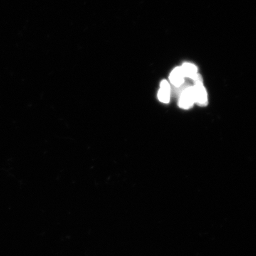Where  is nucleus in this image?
Masks as SVG:
<instances>
[{
  "instance_id": "f257e3e1",
  "label": "nucleus",
  "mask_w": 256,
  "mask_h": 256,
  "mask_svg": "<svg viewBox=\"0 0 256 256\" xmlns=\"http://www.w3.org/2000/svg\"><path fill=\"white\" fill-rule=\"evenodd\" d=\"M194 94L195 104L205 107L208 105V94L206 88L204 86L203 78L201 75L194 82Z\"/></svg>"
},
{
  "instance_id": "39448f33",
  "label": "nucleus",
  "mask_w": 256,
  "mask_h": 256,
  "mask_svg": "<svg viewBox=\"0 0 256 256\" xmlns=\"http://www.w3.org/2000/svg\"><path fill=\"white\" fill-rule=\"evenodd\" d=\"M181 68L185 78L191 79L193 82H194L200 76L198 73V68L194 64L185 63L182 66Z\"/></svg>"
},
{
  "instance_id": "f03ea898",
  "label": "nucleus",
  "mask_w": 256,
  "mask_h": 256,
  "mask_svg": "<svg viewBox=\"0 0 256 256\" xmlns=\"http://www.w3.org/2000/svg\"><path fill=\"white\" fill-rule=\"evenodd\" d=\"M195 104L193 86L184 88L180 95L178 106L184 110H190Z\"/></svg>"
},
{
  "instance_id": "7ed1b4c3",
  "label": "nucleus",
  "mask_w": 256,
  "mask_h": 256,
  "mask_svg": "<svg viewBox=\"0 0 256 256\" xmlns=\"http://www.w3.org/2000/svg\"><path fill=\"white\" fill-rule=\"evenodd\" d=\"M170 98H171V86L168 80H162L160 84L158 99L162 104H168L170 102Z\"/></svg>"
},
{
  "instance_id": "20e7f679",
  "label": "nucleus",
  "mask_w": 256,
  "mask_h": 256,
  "mask_svg": "<svg viewBox=\"0 0 256 256\" xmlns=\"http://www.w3.org/2000/svg\"><path fill=\"white\" fill-rule=\"evenodd\" d=\"M185 76L181 67H176L172 72L170 76V82L175 88H181L185 82Z\"/></svg>"
}]
</instances>
